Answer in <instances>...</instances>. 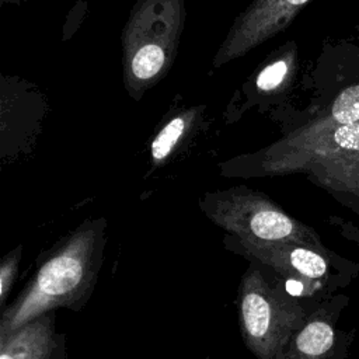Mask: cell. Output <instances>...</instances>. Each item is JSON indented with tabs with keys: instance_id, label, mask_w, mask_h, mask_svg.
<instances>
[{
	"instance_id": "ba28073f",
	"label": "cell",
	"mask_w": 359,
	"mask_h": 359,
	"mask_svg": "<svg viewBox=\"0 0 359 359\" xmlns=\"http://www.w3.org/2000/svg\"><path fill=\"white\" fill-rule=\"evenodd\" d=\"M0 359H69L66 335L56 330V310L0 335Z\"/></svg>"
},
{
	"instance_id": "52a82bcc",
	"label": "cell",
	"mask_w": 359,
	"mask_h": 359,
	"mask_svg": "<svg viewBox=\"0 0 359 359\" xmlns=\"http://www.w3.org/2000/svg\"><path fill=\"white\" fill-rule=\"evenodd\" d=\"M348 303L345 294L324 297L292 335L282 359H344L351 339L337 325Z\"/></svg>"
},
{
	"instance_id": "7c38bea8",
	"label": "cell",
	"mask_w": 359,
	"mask_h": 359,
	"mask_svg": "<svg viewBox=\"0 0 359 359\" xmlns=\"http://www.w3.org/2000/svg\"><path fill=\"white\" fill-rule=\"evenodd\" d=\"M21 257H22V245L18 244L14 250L6 254L0 262V306L3 310L6 309L7 297L17 278Z\"/></svg>"
},
{
	"instance_id": "7a4b0ae2",
	"label": "cell",
	"mask_w": 359,
	"mask_h": 359,
	"mask_svg": "<svg viewBox=\"0 0 359 359\" xmlns=\"http://www.w3.org/2000/svg\"><path fill=\"white\" fill-rule=\"evenodd\" d=\"M265 265L251 259L238 294V320L245 346L257 359H282L292 335L304 324L310 311L323 300L293 296Z\"/></svg>"
},
{
	"instance_id": "8992f818",
	"label": "cell",
	"mask_w": 359,
	"mask_h": 359,
	"mask_svg": "<svg viewBox=\"0 0 359 359\" xmlns=\"http://www.w3.org/2000/svg\"><path fill=\"white\" fill-rule=\"evenodd\" d=\"M310 0H254L234 21L223 41L215 66L230 62L286 28Z\"/></svg>"
},
{
	"instance_id": "30bf717a",
	"label": "cell",
	"mask_w": 359,
	"mask_h": 359,
	"mask_svg": "<svg viewBox=\"0 0 359 359\" xmlns=\"http://www.w3.org/2000/svg\"><path fill=\"white\" fill-rule=\"evenodd\" d=\"M192 121L194 112H185L174 116L164 125V128L156 135L150 146L153 165H160L171 156L180 140L185 136Z\"/></svg>"
},
{
	"instance_id": "5b68a950",
	"label": "cell",
	"mask_w": 359,
	"mask_h": 359,
	"mask_svg": "<svg viewBox=\"0 0 359 359\" xmlns=\"http://www.w3.org/2000/svg\"><path fill=\"white\" fill-rule=\"evenodd\" d=\"M168 0H143L125 31L123 67L132 95L146 90L168 69L181 28L180 0L168 11Z\"/></svg>"
},
{
	"instance_id": "4fadbf2b",
	"label": "cell",
	"mask_w": 359,
	"mask_h": 359,
	"mask_svg": "<svg viewBox=\"0 0 359 359\" xmlns=\"http://www.w3.org/2000/svg\"><path fill=\"white\" fill-rule=\"evenodd\" d=\"M290 60L292 57L278 59L271 65H268L266 67H264L257 77V87L265 93L276 90L289 74Z\"/></svg>"
},
{
	"instance_id": "3957f363",
	"label": "cell",
	"mask_w": 359,
	"mask_h": 359,
	"mask_svg": "<svg viewBox=\"0 0 359 359\" xmlns=\"http://www.w3.org/2000/svg\"><path fill=\"white\" fill-rule=\"evenodd\" d=\"M199 208L210 222L238 241H294L327 248L313 227L287 215L265 194L245 187L206 192L199 199Z\"/></svg>"
},
{
	"instance_id": "6da1fadb",
	"label": "cell",
	"mask_w": 359,
	"mask_h": 359,
	"mask_svg": "<svg viewBox=\"0 0 359 359\" xmlns=\"http://www.w3.org/2000/svg\"><path fill=\"white\" fill-rule=\"evenodd\" d=\"M107 220L87 219L43 258L36 272L3 310L0 335L57 309L81 310L90 299L102 266Z\"/></svg>"
},
{
	"instance_id": "8fae6325",
	"label": "cell",
	"mask_w": 359,
	"mask_h": 359,
	"mask_svg": "<svg viewBox=\"0 0 359 359\" xmlns=\"http://www.w3.org/2000/svg\"><path fill=\"white\" fill-rule=\"evenodd\" d=\"M320 121L332 125H349L359 122V84L342 90L334 100L330 112Z\"/></svg>"
},
{
	"instance_id": "5bb4252c",
	"label": "cell",
	"mask_w": 359,
	"mask_h": 359,
	"mask_svg": "<svg viewBox=\"0 0 359 359\" xmlns=\"http://www.w3.org/2000/svg\"><path fill=\"white\" fill-rule=\"evenodd\" d=\"M3 1H15V0H3Z\"/></svg>"
},
{
	"instance_id": "277c9868",
	"label": "cell",
	"mask_w": 359,
	"mask_h": 359,
	"mask_svg": "<svg viewBox=\"0 0 359 359\" xmlns=\"http://www.w3.org/2000/svg\"><path fill=\"white\" fill-rule=\"evenodd\" d=\"M234 248L272 271L287 292L302 299L321 300L346 287L359 273V264L338 255L330 248L307 244L250 243L234 240Z\"/></svg>"
},
{
	"instance_id": "9c48e42d",
	"label": "cell",
	"mask_w": 359,
	"mask_h": 359,
	"mask_svg": "<svg viewBox=\"0 0 359 359\" xmlns=\"http://www.w3.org/2000/svg\"><path fill=\"white\" fill-rule=\"evenodd\" d=\"M304 174L311 182L359 216V154L316 163Z\"/></svg>"
}]
</instances>
